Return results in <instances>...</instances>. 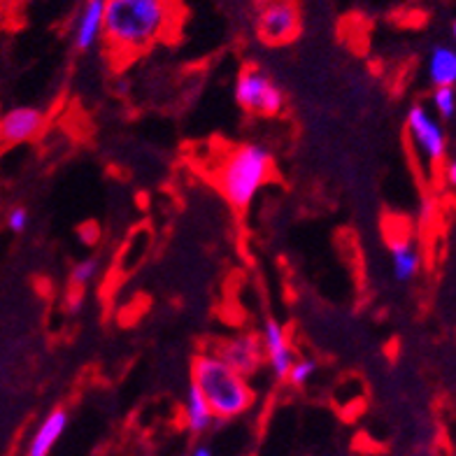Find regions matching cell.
Masks as SVG:
<instances>
[{
  "label": "cell",
  "instance_id": "1",
  "mask_svg": "<svg viewBox=\"0 0 456 456\" xmlns=\"http://www.w3.org/2000/svg\"><path fill=\"white\" fill-rule=\"evenodd\" d=\"M173 5L161 0H110L105 3L102 40L117 56H133L170 28Z\"/></svg>",
  "mask_w": 456,
  "mask_h": 456
},
{
  "label": "cell",
  "instance_id": "2",
  "mask_svg": "<svg viewBox=\"0 0 456 456\" xmlns=\"http://www.w3.org/2000/svg\"><path fill=\"white\" fill-rule=\"evenodd\" d=\"M191 385L199 387L215 419H233L252 408L254 391L247 378L228 368L216 354L196 356L191 366Z\"/></svg>",
  "mask_w": 456,
  "mask_h": 456
},
{
  "label": "cell",
  "instance_id": "3",
  "mask_svg": "<svg viewBox=\"0 0 456 456\" xmlns=\"http://www.w3.org/2000/svg\"><path fill=\"white\" fill-rule=\"evenodd\" d=\"M273 157L261 144H240L224 157L216 168V186L228 203L245 210L258 189L271 177Z\"/></svg>",
  "mask_w": 456,
  "mask_h": 456
},
{
  "label": "cell",
  "instance_id": "4",
  "mask_svg": "<svg viewBox=\"0 0 456 456\" xmlns=\"http://www.w3.org/2000/svg\"><path fill=\"white\" fill-rule=\"evenodd\" d=\"M235 101L242 110L261 117H275L284 108V94L275 79L256 66H245L235 82Z\"/></svg>",
  "mask_w": 456,
  "mask_h": 456
},
{
  "label": "cell",
  "instance_id": "5",
  "mask_svg": "<svg viewBox=\"0 0 456 456\" xmlns=\"http://www.w3.org/2000/svg\"><path fill=\"white\" fill-rule=\"evenodd\" d=\"M256 36L268 45L291 43L300 33V12L294 3H268L254 19Z\"/></svg>",
  "mask_w": 456,
  "mask_h": 456
},
{
  "label": "cell",
  "instance_id": "6",
  "mask_svg": "<svg viewBox=\"0 0 456 456\" xmlns=\"http://www.w3.org/2000/svg\"><path fill=\"white\" fill-rule=\"evenodd\" d=\"M47 124V114L37 108H21L7 110L0 114V147H14V144H24L36 140L43 133Z\"/></svg>",
  "mask_w": 456,
  "mask_h": 456
},
{
  "label": "cell",
  "instance_id": "7",
  "mask_svg": "<svg viewBox=\"0 0 456 456\" xmlns=\"http://www.w3.org/2000/svg\"><path fill=\"white\" fill-rule=\"evenodd\" d=\"M408 131L412 135V142L417 150L424 154L431 163H438L444 159L447 151V138L438 121L433 119L424 105H414L408 114Z\"/></svg>",
  "mask_w": 456,
  "mask_h": 456
},
{
  "label": "cell",
  "instance_id": "8",
  "mask_svg": "<svg viewBox=\"0 0 456 456\" xmlns=\"http://www.w3.org/2000/svg\"><path fill=\"white\" fill-rule=\"evenodd\" d=\"M228 368H233L238 375L249 378L264 363V345L254 336H238L219 345L215 352Z\"/></svg>",
  "mask_w": 456,
  "mask_h": 456
},
{
  "label": "cell",
  "instance_id": "9",
  "mask_svg": "<svg viewBox=\"0 0 456 456\" xmlns=\"http://www.w3.org/2000/svg\"><path fill=\"white\" fill-rule=\"evenodd\" d=\"M264 356L268 359V366L273 368L280 379H287L289 368L294 366V352H291V345H289L287 330L280 322L275 319H268L264 329Z\"/></svg>",
  "mask_w": 456,
  "mask_h": 456
},
{
  "label": "cell",
  "instance_id": "10",
  "mask_svg": "<svg viewBox=\"0 0 456 456\" xmlns=\"http://www.w3.org/2000/svg\"><path fill=\"white\" fill-rule=\"evenodd\" d=\"M102 19H105V0H89L75 21V47L86 52L102 37Z\"/></svg>",
  "mask_w": 456,
  "mask_h": 456
},
{
  "label": "cell",
  "instance_id": "11",
  "mask_svg": "<svg viewBox=\"0 0 456 456\" xmlns=\"http://www.w3.org/2000/svg\"><path fill=\"white\" fill-rule=\"evenodd\" d=\"M68 427V412L66 410H52L43 419V424L37 427V431L30 438L28 452L26 456H49V452L54 450V444L66 433Z\"/></svg>",
  "mask_w": 456,
  "mask_h": 456
},
{
  "label": "cell",
  "instance_id": "12",
  "mask_svg": "<svg viewBox=\"0 0 456 456\" xmlns=\"http://www.w3.org/2000/svg\"><path fill=\"white\" fill-rule=\"evenodd\" d=\"M184 419L191 433L208 431L212 427V421H215V414H212L210 405H208V401H205L203 394H200L196 385H189V391H186Z\"/></svg>",
  "mask_w": 456,
  "mask_h": 456
},
{
  "label": "cell",
  "instance_id": "13",
  "mask_svg": "<svg viewBox=\"0 0 456 456\" xmlns=\"http://www.w3.org/2000/svg\"><path fill=\"white\" fill-rule=\"evenodd\" d=\"M391 264H394V275L398 282H410L417 271H419V252L417 247L403 238V240L391 242Z\"/></svg>",
  "mask_w": 456,
  "mask_h": 456
},
{
  "label": "cell",
  "instance_id": "14",
  "mask_svg": "<svg viewBox=\"0 0 456 456\" xmlns=\"http://www.w3.org/2000/svg\"><path fill=\"white\" fill-rule=\"evenodd\" d=\"M428 77L438 86H454L456 82V49L436 47L428 59Z\"/></svg>",
  "mask_w": 456,
  "mask_h": 456
},
{
  "label": "cell",
  "instance_id": "15",
  "mask_svg": "<svg viewBox=\"0 0 456 456\" xmlns=\"http://www.w3.org/2000/svg\"><path fill=\"white\" fill-rule=\"evenodd\" d=\"M433 105L443 119H452L456 114V94L454 86H438L433 94Z\"/></svg>",
  "mask_w": 456,
  "mask_h": 456
},
{
  "label": "cell",
  "instance_id": "16",
  "mask_svg": "<svg viewBox=\"0 0 456 456\" xmlns=\"http://www.w3.org/2000/svg\"><path fill=\"white\" fill-rule=\"evenodd\" d=\"M314 372H317V363H314L313 359L294 361V366L289 368V372H287L289 385H294V387L307 385V382L313 379Z\"/></svg>",
  "mask_w": 456,
  "mask_h": 456
},
{
  "label": "cell",
  "instance_id": "17",
  "mask_svg": "<svg viewBox=\"0 0 456 456\" xmlns=\"http://www.w3.org/2000/svg\"><path fill=\"white\" fill-rule=\"evenodd\" d=\"M98 273V258H85V261H79L70 273V282L72 287H85L89 284Z\"/></svg>",
  "mask_w": 456,
  "mask_h": 456
},
{
  "label": "cell",
  "instance_id": "18",
  "mask_svg": "<svg viewBox=\"0 0 456 456\" xmlns=\"http://www.w3.org/2000/svg\"><path fill=\"white\" fill-rule=\"evenodd\" d=\"M7 226H10V231H14V233H21V231L28 226V212H26L24 208H14V210H10V215H7Z\"/></svg>",
  "mask_w": 456,
  "mask_h": 456
},
{
  "label": "cell",
  "instance_id": "19",
  "mask_svg": "<svg viewBox=\"0 0 456 456\" xmlns=\"http://www.w3.org/2000/svg\"><path fill=\"white\" fill-rule=\"evenodd\" d=\"M98 235H101V231H98L96 224H85V226H79V238H82L86 245H96Z\"/></svg>",
  "mask_w": 456,
  "mask_h": 456
},
{
  "label": "cell",
  "instance_id": "20",
  "mask_svg": "<svg viewBox=\"0 0 456 456\" xmlns=\"http://www.w3.org/2000/svg\"><path fill=\"white\" fill-rule=\"evenodd\" d=\"M444 177H447V182H450V184L456 189V159H452V161L447 163V170H444Z\"/></svg>",
  "mask_w": 456,
  "mask_h": 456
},
{
  "label": "cell",
  "instance_id": "21",
  "mask_svg": "<svg viewBox=\"0 0 456 456\" xmlns=\"http://www.w3.org/2000/svg\"><path fill=\"white\" fill-rule=\"evenodd\" d=\"M191 456H215V454H212L208 447H196V450L191 452Z\"/></svg>",
  "mask_w": 456,
  "mask_h": 456
},
{
  "label": "cell",
  "instance_id": "22",
  "mask_svg": "<svg viewBox=\"0 0 456 456\" xmlns=\"http://www.w3.org/2000/svg\"><path fill=\"white\" fill-rule=\"evenodd\" d=\"M452 30H454V40H456V21H454V28H452Z\"/></svg>",
  "mask_w": 456,
  "mask_h": 456
}]
</instances>
